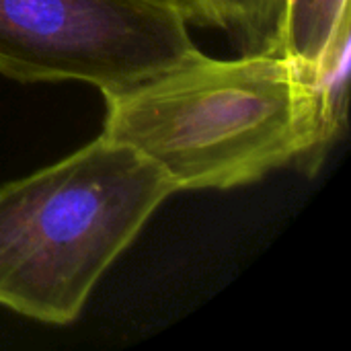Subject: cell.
<instances>
[{
  "label": "cell",
  "instance_id": "6da1fadb",
  "mask_svg": "<svg viewBox=\"0 0 351 351\" xmlns=\"http://www.w3.org/2000/svg\"><path fill=\"white\" fill-rule=\"evenodd\" d=\"M101 95L103 136L150 158L177 191L243 187L288 165L315 171L339 138L315 74L282 53L199 51Z\"/></svg>",
  "mask_w": 351,
  "mask_h": 351
},
{
  "label": "cell",
  "instance_id": "7a4b0ae2",
  "mask_svg": "<svg viewBox=\"0 0 351 351\" xmlns=\"http://www.w3.org/2000/svg\"><path fill=\"white\" fill-rule=\"evenodd\" d=\"M144 154L99 136L0 187V306L74 323L113 261L175 193Z\"/></svg>",
  "mask_w": 351,
  "mask_h": 351
},
{
  "label": "cell",
  "instance_id": "3957f363",
  "mask_svg": "<svg viewBox=\"0 0 351 351\" xmlns=\"http://www.w3.org/2000/svg\"><path fill=\"white\" fill-rule=\"evenodd\" d=\"M199 53L171 0H0V74L134 86Z\"/></svg>",
  "mask_w": 351,
  "mask_h": 351
},
{
  "label": "cell",
  "instance_id": "277c9868",
  "mask_svg": "<svg viewBox=\"0 0 351 351\" xmlns=\"http://www.w3.org/2000/svg\"><path fill=\"white\" fill-rule=\"evenodd\" d=\"M350 27V0H284L278 53L317 74L339 35Z\"/></svg>",
  "mask_w": 351,
  "mask_h": 351
}]
</instances>
